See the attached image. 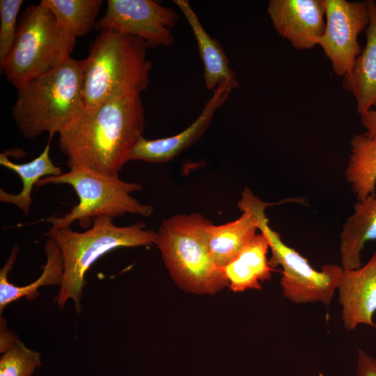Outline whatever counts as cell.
<instances>
[{
	"label": "cell",
	"mask_w": 376,
	"mask_h": 376,
	"mask_svg": "<svg viewBox=\"0 0 376 376\" xmlns=\"http://www.w3.org/2000/svg\"><path fill=\"white\" fill-rule=\"evenodd\" d=\"M144 129L140 95L119 96L84 111L59 133L58 148L66 157L70 170L118 177Z\"/></svg>",
	"instance_id": "1"
},
{
	"label": "cell",
	"mask_w": 376,
	"mask_h": 376,
	"mask_svg": "<svg viewBox=\"0 0 376 376\" xmlns=\"http://www.w3.org/2000/svg\"><path fill=\"white\" fill-rule=\"evenodd\" d=\"M82 89L81 61L72 57L21 85L11 108L21 134L31 139L66 130L84 112Z\"/></svg>",
	"instance_id": "2"
},
{
	"label": "cell",
	"mask_w": 376,
	"mask_h": 376,
	"mask_svg": "<svg viewBox=\"0 0 376 376\" xmlns=\"http://www.w3.org/2000/svg\"><path fill=\"white\" fill-rule=\"evenodd\" d=\"M141 38L102 30L81 61L84 111L116 97L140 95L149 84L152 67Z\"/></svg>",
	"instance_id": "3"
},
{
	"label": "cell",
	"mask_w": 376,
	"mask_h": 376,
	"mask_svg": "<svg viewBox=\"0 0 376 376\" xmlns=\"http://www.w3.org/2000/svg\"><path fill=\"white\" fill-rule=\"evenodd\" d=\"M113 219L109 216L96 217L84 232L70 228H50L47 232L49 238L58 246L63 259V281L56 297L61 308L70 299L75 302L77 313H80L85 274L100 257L120 247L155 244L157 233L147 229L144 223L118 226L113 224Z\"/></svg>",
	"instance_id": "4"
},
{
	"label": "cell",
	"mask_w": 376,
	"mask_h": 376,
	"mask_svg": "<svg viewBox=\"0 0 376 376\" xmlns=\"http://www.w3.org/2000/svg\"><path fill=\"white\" fill-rule=\"evenodd\" d=\"M211 221L200 214H177L164 220L155 244L171 278L182 290L214 295L228 282L212 258L205 228Z\"/></svg>",
	"instance_id": "5"
},
{
	"label": "cell",
	"mask_w": 376,
	"mask_h": 376,
	"mask_svg": "<svg viewBox=\"0 0 376 376\" xmlns=\"http://www.w3.org/2000/svg\"><path fill=\"white\" fill-rule=\"evenodd\" d=\"M75 41L76 38L58 24L52 11L40 1L22 13L14 46L1 69L17 88L71 57Z\"/></svg>",
	"instance_id": "6"
},
{
	"label": "cell",
	"mask_w": 376,
	"mask_h": 376,
	"mask_svg": "<svg viewBox=\"0 0 376 376\" xmlns=\"http://www.w3.org/2000/svg\"><path fill=\"white\" fill-rule=\"evenodd\" d=\"M47 184L68 185L79 198V203L64 216L53 215L43 220L49 223L52 228H70L75 221L82 228H89L98 217L114 218L133 214L148 217L153 212L152 205L142 203L131 195L140 191L141 185L123 181L119 177H108L87 170H70L60 175L42 178L36 187Z\"/></svg>",
	"instance_id": "7"
},
{
	"label": "cell",
	"mask_w": 376,
	"mask_h": 376,
	"mask_svg": "<svg viewBox=\"0 0 376 376\" xmlns=\"http://www.w3.org/2000/svg\"><path fill=\"white\" fill-rule=\"evenodd\" d=\"M268 205L257 197L258 230L269 242L272 254L269 260L271 267H282L280 285L284 297L298 304L320 302L329 306L339 285L343 268L327 264L320 271L313 269L306 258L285 244L279 234L270 228L265 213Z\"/></svg>",
	"instance_id": "8"
},
{
	"label": "cell",
	"mask_w": 376,
	"mask_h": 376,
	"mask_svg": "<svg viewBox=\"0 0 376 376\" xmlns=\"http://www.w3.org/2000/svg\"><path fill=\"white\" fill-rule=\"evenodd\" d=\"M178 19L174 9L152 0H108L95 28L137 37L148 47H169Z\"/></svg>",
	"instance_id": "9"
},
{
	"label": "cell",
	"mask_w": 376,
	"mask_h": 376,
	"mask_svg": "<svg viewBox=\"0 0 376 376\" xmlns=\"http://www.w3.org/2000/svg\"><path fill=\"white\" fill-rule=\"evenodd\" d=\"M325 29L318 40L333 72L339 77L348 74L362 49L358 36L370 22L367 1L323 0Z\"/></svg>",
	"instance_id": "10"
},
{
	"label": "cell",
	"mask_w": 376,
	"mask_h": 376,
	"mask_svg": "<svg viewBox=\"0 0 376 376\" xmlns=\"http://www.w3.org/2000/svg\"><path fill=\"white\" fill-rule=\"evenodd\" d=\"M267 11L276 31L294 48L318 45L325 29L323 0H270Z\"/></svg>",
	"instance_id": "11"
},
{
	"label": "cell",
	"mask_w": 376,
	"mask_h": 376,
	"mask_svg": "<svg viewBox=\"0 0 376 376\" xmlns=\"http://www.w3.org/2000/svg\"><path fill=\"white\" fill-rule=\"evenodd\" d=\"M232 90L228 83L220 84L194 122L178 134L154 140L141 136L130 155L129 161L141 160L156 163L173 159L205 133L215 112L228 99Z\"/></svg>",
	"instance_id": "12"
},
{
	"label": "cell",
	"mask_w": 376,
	"mask_h": 376,
	"mask_svg": "<svg viewBox=\"0 0 376 376\" xmlns=\"http://www.w3.org/2000/svg\"><path fill=\"white\" fill-rule=\"evenodd\" d=\"M342 320L347 331L359 324L376 328V251L357 269H344L337 288Z\"/></svg>",
	"instance_id": "13"
},
{
	"label": "cell",
	"mask_w": 376,
	"mask_h": 376,
	"mask_svg": "<svg viewBox=\"0 0 376 376\" xmlns=\"http://www.w3.org/2000/svg\"><path fill=\"white\" fill-rule=\"evenodd\" d=\"M256 198L249 189L245 188L237 203L242 211L238 219L219 226L210 222L206 226L205 235L210 253L220 267L237 256L259 230L256 210Z\"/></svg>",
	"instance_id": "14"
},
{
	"label": "cell",
	"mask_w": 376,
	"mask_h": 376,
	"mask_svg": "<svg viewBox=\"0 0 376 376\" xmlns=\"http://www.w3.org/2000/svg\"><path fill=\"white\" fill-rule=\"evenodd\" d=\"M367 2L370 17L366 45L342 82L343 88L354 97L359 115L376 110V3L373 0Z\"/></svg>",
	"instance_id": "15"
},
{
	"label": "cell",
	"mask_w": 376,
	"mask_h": 376,
	"mask_svg": "<svg viewBox=\"0 0 376 376\" xmlns=\"http://www.w3.org/2000/svg\"><path fill=\"white\" fill-rule=\"evenodd\" d=\"M19 251L15 245L5 265L0 270V313L10 302L25 297L34 300L39 295L38 288L45 285H61L63 281L64 263L61 251L56 243L48 238L45 246L46 263L41 275L33 282L24 286H17L9 282L8 275L17 260Z\"/></svg>",
	"instance_id": "16"
},
{
	"label": "cell",
	"mask_w": 376,
	"mask_h": 376,
	"mask_svg": "<svg viewBox=\"0 0 376 376\" xmlns=\"http://www.w3.org/2000/svg\"><path fill=\"white\" fill-rule=\"evenodd\" d=\"M173 2L186 18L196 40L203 63L206 88L214 91L223 82L228 83L233 89L237 88L238 82L221 45L205 30L189 1L174 0Z\"/></svg>",
	"instance_id": "17"
},
{
	"label": "cell",
	"mask_w": 376,
	"mask_h": 376,
	"mask_svg": "<svg viewBox=\"0 0 376 376\" xmlns=\"http://www.w3.org/2000/svg\"><path fill=\"white\" fill-rule=\"evenodd\" d=\"M269 242L262 233H257L230 262L221 267L230 288L234 292L260 290V283L271 277L267 254Z\"/></svg>",
	"instance_id": "18"
},
{
	"label": "cell",
	"mask_w": 376,
	"mask_h": 376,
	"mask_svg": "<svg viewBox=\"0 0 376 376\" xmlns=\"http://www.w3.org/2000/svg\"><path fill=\"white\" fill-rule=\"evenodd\" d=\"M340 237L342 267L344 269L360 267L361 253L365 244L376 240V194L357 200Z\"/></svg>",
	"instance_id": "19"
},
{
	"label": "cell",
	"mask_w": 376,
	"mask_h": 376,
	"mask_svg": "<svg viewBox=\"0 0 376 376\" xmlns=\"http://www.w3.org/2000/svg\"><path fill=\"white\" fill-rule=\"evenodd\" d=\"M42 152L33 160L23 164L10 161L8 154H0V164L14 172L22 179V189L18 194L8 193L0 189V201L17 206L25 215H28L31 204V193L33 186L42 178L57 176L63 173L61 169L56 166L49 156L50 143L52 136Z\"/></svg>",
	"instance_id": "20"
},
{
	"label": "cell",
	"mask_w": 376,
	"mask_h": 376,
	"mask_svg": "<svg viewBox=\"0 0 376 376\" xmlns=\"http://www.w3.org/2000/svg\"><path fill=\"white\" fill-rule=\"evenodd\" d=\"M350 155L345 175L357 200L375 194L376 139L355 134L350 141Z\"/></svg>",
	"instance_id": "21"
},
{
	"label": "cell",
	"mask_w": 376,
	"mask_h": 376,
	"mask_svg": "<svg viewBox=\"0 0 376 376\" xmlns=\"http://www.w3.org/2000/svg\"><path fill=\"white\" fill-rule=\"evenodd\" d=\"M49 8L58 24L74 37H80L92 31L102 0H42Z\"/></svg>",
	"instance_id": "22"
},
{
	"label": "cell",
	"mask_w": 376,
	"mask_h": 376,
	"mask_svg": "<svg viewBox=\"0 0 376 376\" xmlns=\"http://www.w3.org/2000/svg\"><path fill=\"white\" fill-rule=\"evenodd\" d=\"M40 354L19 339L0 359V376H31L41 366Z\"/></svg>",
	"instance_id": "23"
},
{
	"label": "cell",
	"mask_w": 376,
	"mask_h": 376,
	"mask_svg": "<svg viewBox=\"0 0 376 376\" xmlns=\"http://www.w3.org/2000/svg\"><path fill=\"white\" fill-rule=\"evenodd\" d=\"M22 3V0L0 1V67L14 46L18 25L17 19Z\"/></svg>",
	"instance_id": "24"
},
{
	"label": "cell",
	"mask_w": 376,
	"mask_h": 376,
	"mask_svg": "<svg viewBox=\"0 0 376 376\" xmlns=\"http://www.w3.org/2000/svg\"><path fill=\"white\" fill-rule=\"evenodd\" d=\"M356 376H376V357L363 350H359Z\"/></svg>",
	"instance_id": "25"
},
{
	"label": "cell",
	"mask_w": 376,
	"mask_h": 376,
	"mask_svg": "<svg viewBox=\"0 0 376 376\" xmlns=\"http://www.w3.org/2000/svg\"><path fill=\"white\" fill-rule=\"evenodd\" d=\"M19 340L17 335L8 329L4 318H0V352L3 353L10 349Z\"/></svg>",
	"instance_id": "26"
},
{
	"label": "cell",
	"mask_w": 376,
	"mask_h": 376,
	"mask_svg": "<svg viewBox=\"0 0 376 376\" xmlns=\"http://www.w3.org/2000/svg\"><path fill=\"white\" fill-rule=\"evenodd\" d=\"M360 122L365 129L366 136L376 139V110H369L360 114Z\"/></svg>",
	"instance_id": "27"
}]
</instances>
